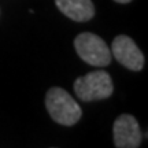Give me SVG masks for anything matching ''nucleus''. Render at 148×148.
<instances>
[{
  "instance_id": "obj_7",
  "label": "nucleus",
  "mask_w": 148,
  "mask_h": 148,
  "mask_svg": "<svg viewBox=\"0 0 148 148\" xmlns=\"http://www.w3.org/2000/svg\"><path fill=\"white\" fill-rule=\"evenodd\" d=\"M116 3H121V4H126V3H130L132 0H114Z\"/></svg>"
},
{
  "instance_id": "obj_1",
  "label": "nucleus",
  "mask_w": 148,
  "mask_h": 148,
  "mask_svg": "<svg viewBox=\"0 0 148 148\" xmlns=\"http://www.w3.org/2000/svg\"><path fill=\"white\" fill-rule=\"evenodd\" d=\"M45 107L49 116L63 126L75 125L82 115V110L78 103L70 96V93L59 86H53L47 92Z\"/></svg>"
},
{
  "instance_id": "obj_4",
  "label": "nucleus",
  "mask_w": 148,
  "mask_h": 148,
  "mask_svg": "<svg viewBox=\"0 0 148 148\" xmlns=\"http://www.w3.org/2000/svg\"><path fill=\"white\" fill-rule=\"evenodd\" d=\"M112 134L116 148H137L141 145V129L133 115L122 114L118 116L112 126Z\"/></svg>"
},
{
  "instance_id": "obj_3",
  "label": "nucleus",
  "mask_w": 148,
  "mask_h": 148,
  "mask_svg": "<svg viewBox=\"0 0 148 148\" xmlns=\"http://www.w3.org/2000/svg\"><path fill=\"white\" fill-rule=\"evenodd\" d=\"M74 48L77 55L90 66L104 67L111 62L110 48L106 41L95 33L85 32L74 38Z\"/></svg>"
},
{
  "instance_id": "obj_6",
  "label": "nucleus",
  "mask_w": 148,
  "mask_h": 148,
  "mask_svg": "<svg viewBox=\"0 0 148 148\" xmlns=\"http://www.w3.org/2000/svg\"><path fill=\"white\" fill-rule=\"evenodd\" d=\"M59 11L75 22H86L95 16L92 0H55Z\"/></svg>"
},
{
  "instance_id": "obj_5",
  "label": "nucleus",
  "mask_w": 148,
  "mask_h": 148,
  "mask_svg": "<svg viewBox=\"0 0 148 148\" xmlns=\"http://www.w3.org/2000/svg\"><path fill=\"white\" fill-rule=\"evenodd\" d=\"M111 51L116 60L126 69L133 71H140L143 69L144 55L129 36L126 34L116 36L111 44Z\"/></svg>"
},
{
  "instance_id": "obj_2",
  "label": "nucleus",
  "mask_w": 148,
  "mask_h": 148,
  "mask_svg": "<svg viewBox=\"0 0 148 148\" xmlns=\"http://www.w3.org/2000/svg\"><path fill=\"white\" fill-rule=\"evenodd\" d=\"M74 92L82 101L103 100L112 95L114 85L107 71L95 70L74 81Z\"/></svg>"
}]
</instances>
